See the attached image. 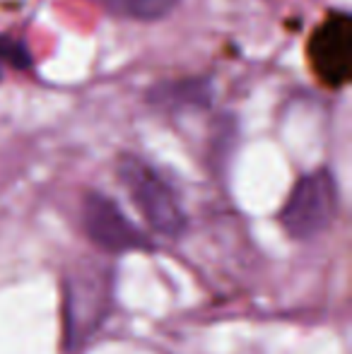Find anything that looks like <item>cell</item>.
Segmentation results:
<instances>
[{
    "label": "cell",
    "instance_id": "7",
    "mask_svg": "<svg viewBox=\"0 0 352 354\" xmlns=\"http://www.w3.org/2000/svg\"><path fill=\"white\" fill-rule=\"evenodd\" d=\"M111 12H118L123 17L140 19V22H157L165 19L178 8L181 0H104Z\"/></svg>",
    "mask_w": 352,
    "mask_h": 354
},
{
    "label": "cell",
    "instance_id": "5",
    "mask_svg": "<svg viewBox=\"0 0 352 354\" xmlns=\"http://www.w3.org/2000/svg\"><path fill=\"white\" fill-rule=\"evenodd\" d=\"M350 53L352 19L343 12H331V17L316 29L314 39H311V66L326 84L340 87L350 75Z\"/></svg>",
    "mask_w": 352,
    "mask_h": 354
},
{
    "label": "cell",
    "instance_id": "6",
    "mask_svg": "<svg viewBox=\"0 0 352 354\" xmlns=\"http://www.w3.org/2000/svg\"><path fill=\"white\" fill-rule=\"evenodd\" d=\"M212 80L210 77H186L174 82H162L152 87L150 102L157 106H210L212 102Z\"/></svg>",
    "mask_w": 352,
    "mask_h": 354
},
{
    "label": "cell",
    "instance_id": "8",
    "mask_svg": "<svg viewBox=\"0 0 352 354\" xmlns=\"http://www.w3.org/2000/svg\"><path fill=\"white\" fill-rule=\"evenodd\" d=\"M0 63L15 71H29L32 68V53L22 39H15L10 34H0Z\"/></svg>",
    "mask_w": 352,
    "mask_h": 354
},
{
    "label": "cell",
    "instance_id": "1",
    "mask_svg": "<svg viewBox=\"0 0 352 354\" xmlns=\"http://www.w3.org/2000/svg\"><path fill=\"white\" fill-rule=\"evenodd\" d=\"M118 178L155 232L169 239H178L186 232V212L178 203L174 188L145 159L136 154H123L118 159Z\"/></svg>",
    "mask_w": 352,
    "mask_h": 354
},
{
    "label": "cell",
    "instance_id": "2",
    "mask_svg": "<svg viewBox=\"0 0 352 354\" xmlns=\"http://www.w3.org/2000/svg\"><path fill=\"white\" fill-rule=\"evenodd\" d=\"M340 205L338 181L328 169L304 174L287 196L280 210V224L292 239L309 241L333 224Z\"/></svg>",
    "mask_w": 352,
    "mask_h": 354
},
{
    "label": "cell",
    "instance_id": "4",
    "mask_svg": "<svg viewBox=\"0 0 352 354\" xmlns=\"http://www.w3.org/2000/svg\"><path fill=\"white\" fill-rule=\"evenodd\" d=\"M109 284L106 275L73 277L66 287V337L68 347L85 345L106 316Z\"/></svg>",
    "mask_w": 352,
    "mask_h": 354
},
{
    "label": "cell",
    "instance_id": "3",
    "mask_svg": "<svg viewBox=\"0 0 352 354\" xmlns=\"http://www.w3.org/2000/svg\"><path fill=\"white\" fill-rule=\"evenodd\" d=\"M82 229L97 248L106 253H126L150 248V239L126 212L102 193H87L82 201Z\"/></svg>",
    "mask_w": 352,
    "mask_h": 354
}]
</instances>
